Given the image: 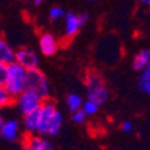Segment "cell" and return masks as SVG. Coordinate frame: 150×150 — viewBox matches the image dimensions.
<instances>
[{"label":"cell","mask_w":150,"mask_h":150,"mask_svg":"<svg viewBox=\"0 0 150 150\" xmlns=\"http://www.w3.org/2000/svg\"><path fill=\"white\" fill-rule=\"evenodd\" d=\"M24 90H29L36 94L40 98L46 100L49 93V85H48L45 73L37 67L27 70Z\"/></svg>","instance_id":"obj_1"},{"label":"cell","mask_w":150,"mask_h":150,"mask_svg":"<svg viewBox=\"0 0 150 150\" xmlns=\"http://www.w3.org/2000/svg\"><path fill=\"white\" fill-rule=\"evenodd\" d=\"M25 73H27V70L23 66H21L18 62L12 61L11 64H8V73H7V79L5 83V88L12 96L17 97L24 90Z\"/></svg>","instance_id":"obj_2"},{"label":"cell","mask_w":150,"mask_h":150,"mask_svg":"<svg viewBox=\"0 0 150 150\" xmlns=\"http://www.w3.org/2000/svg\"><path fill=\"white\" fill-rule=\"evenodd\" d=\"M55 105L51 101V100H43L41 103V109H40V120H39V126H37L36 132L40 136L47 134L48 133V127L49 122H51L54 113H55Z\"/></svg>","instance_id":"obj_3"},{"label":"cell","mask_w":150,"mask_h":150,"mask_svg":"<svg viewBox=\"0 0 150 150\" xmlns=\"http://www.w3.org/2000/svg\"><path fill=\"white\" fill-rule=\"evenodd\" d=\"M43 100L40 98L36 94L29 91V90H23L17 97H16V102L19 107V110L22 114H28L31 110L36 109L37 107H40Z\"/></svg>","instance_id":"obj_4"},{"label":"cell","mask_w":150,"mask_h":150,"mask_svg":"<svg viewBox=\"0 0 150 150\" xmlns=\"http://www.w3.org/2000/svg\"><path fill=\"white\" fill-rule=\"evenodd\" d=\"M89 16L88 13H73V12H67L65 15V31L69 37L77 35L82 27L86 23Z\"/></svg>","instance_id":"obj_5"},{"label":"cell","mask_w":150,"mask_h":150,"mask_svg":"<svg viewBox=\"0 0 150 150\" xmlns=\"http://www.w3.org/2000/svg\"><path fill=\"white\" fill-rule=\"evenodd\" d=\"M15 60L25 70L37 67V64H39V57H37V54L33 49L27 48V47L19 48L15 53Z\"/></svg>","instance_id":"obj_6"},{"label":"cell","mask_w":150,"mask_h":150,"mask_svg":"<svg viewBox=\"0 0 150 150\" xmlns=\"http://www.w3.org/2000/svg\"><path fill=\"white\" fill-rule=\"evenodd\" d=\"M22 145L24 150H53L48 141L41 138L40 136H33L29 133L24 134Z\"/></svg>","instance_id":"obj_7"},{"label":"cell","mask_w":150,"mask_h":150,"mask_svg":"<svg viewBox=\"0 0 150 150\" xmlns=\"http://www.w3.org/2000/svg\"><path fill=\"white\" fill-rule=\"evenodd\" d=\"M58 41L51 33H43L40 36V49L43 55L52 57L58 52Z\"/></svg>","instance_id":"obj_8"},{"label":"cell","mask_w":150,"mask_h":150,"mask_svg":"<svg viewBox=\"0 0 150 150\" xmlns=\"http://www.w3.org/2000/svg\"><path fill=\"white\" fill-rule=\"evenodd\" d=\"M85 85H86V90L91 91L95 90L97 88H101V86L106 85L105 81L102 78V76L97 71H88L86 73V77H85Z\"/></svg>","instance_id":"obj_9"},{"label":"cell","mask_w":150,"mask_h":150,"mask_svg":"<svg viewBox=\"0 0 150 150\" xmlns=\"http://www.w3.org/2000/svg\"><path fill=\"white\" fill-rule=\"evenodd\" d=\"M15 61V52L6 42L3 36H0V62L4 64H11Z\"/></svg>","instance_id":"obj_10"},{"label":"cell","mask_w":150,"mask_h":150,"mask_svg":"<svg viewBox=\"0 0 150 150\" xmlns=\"http://www.w3.org/2000/svg\"><path fill=\"white\" fill-rule=\"evenodd\" d=\"M149 61H150V49H142L138 54L134 55L132 60V69L134 71H142L145 69Z\"/></svg>","instance_id":"obj_11"},{"label":"cell","mask_w":150,"mask_h":150,"mask_svg":"<svg viewBox=\"0 0 150 150\" xmlns=\"http://www.w3.org/2000/svg\"><path fill=\"white\" fill-rule=\"evenodd\" d=\"M18 122L17 121H7L4 122L1 129H0V134L7 141H15L18 134Z\"/></svg>","instance_id":"obj_12"},{"label":"cell","mask_w":150,"mask_h":150,"mask_svg":"<svg viewBox=\"0 0 150 150\" xmlns=\"http://www.w3.org/2000/svg\"><path fill=\"white\" fill-rule=\"evenodd\" d=\"M108 89L106 88V85L101 86V88H97L95 90L88 91V100L94 103H96L97 106H101L106 102V100L108 98Z\"/></svg>","instance_id":"obj_13"},{"label":"cell","mask_w":150,"mask_h":150,"mask_svg":"<svg viewBox=\"0 0 150 150\" xmlns=\"http://www.w3.org/2000/svg\"><path fill=\"white\" fill-rule=\"evenodd\" d=\"M40 109L41 106L37 107L36 109L31 110L30 113L25 114V119H24V125L28 131L34 132L37 130V126H39V120H40Z\"/></svg>","instance_id":"obj_14"},{"label":"cell","mask_w":150,"mask_h":150,"mask_svg":"<svg viewBox=\"0 0 150 150\" xmlns=\"http://www.w3.org/2000/svg\"><path fill=\"white\" fill-rule=\"evenodd\" d=\"M61 125H62V115L59 110H55V113L49 122V127H48V133L49 136H55L59 130L61 129Z\"/></svg>","instance_id":"obj_15"},{"label":"cell","mask_w":150,"mask_h":150,"mask_svg":"<svg viewBox=\"0 0 150 150\" xmlns=\"http://www.w3.org/2000/svg\"><path fill=\"white\" fill-rule=\"evenodd\" d=\"M16 102V97L12 96L7 89L5 88V85L0 84V108L4 107H10Z\"/></svg>","instance_id":"obj_16"},{"label":"cell","mask_w":150,"mask_h":150,"mask_svg":"<svg viewBox=\"0 0 150 150\" xmlns=\"http://www.w3.org/2000/svg\"><path fill=\"white\" fill-rule=\"evenodd\" d=\"M66 103H67L71 112H76L82 107L83 101L77 94H70L66 98Z\"/></svg>","instance_id":"obj_17"},{"label":"cell","mask_w":150,"mask_h":150,"mask_svg":"<svg viewBox=\"0 0 150 150\" xmlns=\"http://www.w3.org/2000/svg\"><path fill=\"white\" fill-rule=\"evenodd\" d=\"M82 109H83V112L86 115H93V114H95L97 112L98 106L88 100V101H85L84 103H82Z\"/></svg>","instance_id":"obj_18"},{"label":"cell","mask_w":150,"mask_h":150,"mask_svg":"<svg viewBox=\"0 0 150 150\" xmlns=\"http://www.w3.org/2000/svg\"><path fill=\"white\" fill-rule=\"evenodd\" d=\"M64 15H65L64 10H62L61 7L55 6V7H52L51 11H49V19H51V21H57V19L61 18Z\"/></svg>","instance_id":"obj_19"},{"label":"cell","mask_w":150,"mask_h":150,"mask_svg":"<svg viewBox=\"0 0 150 150\" xmlns=\"http://www.w3.org/2000/svg\"><path fill=\"white\" fill-rule=\"evenodd\" d=\"M86 119V114L83 112V109H78L76 112H73V114H72V120L73 122H76V124H83Z\"/></svg>","instance_id":"obj_20"},{"label":"cell","mask_w":150,"mask_h":150,"mask_svg":"<svg viewBox=\"0 0 150 150\" xmlns=\"http://www.w3.org/2000/svg\"><path fill=\"white\" fill-rule=\"evenodd\" d=\"M7 73H8V64L0 62V84L5 85L7 79Z\"/></svg>","instance_id":"obj_21"},{"label":"cell","mask_w":150,"mask_h":150,"mask_svg":"<svg viewBox=\"0 0 150 150\" xmlns=\"http://www.w3.org/2000/svg\"><path fill=\"white\" fill-rule=\"evenodd\" d=\"M138 85H139V89H141L144 94H146V95L150 96V81L144 79V78H139Z\"/></svg>","instance_id":"obj_22"},{"label":"cell","mask_w":150,"mask_h":150,"mask_svg":"<svg viewBox=\"0 0 150 150\" xmlns=\"http://www.w3.org/2000/svg\"><path fill=\"white\" fill-rule=\"evenodd\" d=\"M139 78H144V79L150 81V61L148 62V65L145 66V69H144V71L142 72V74H141Z\"/></svg>","instance_id":"obj_23"},{"label":"cell","mask_w":150,"mask_h":150,"mask_svg":"<svg viewBox=\"0 0 150 150\" xmlns=\"http://www.w3.org/2000/svg\"><path fill=\"white\" fill-rule=\"evenodd\" d=\"M121 130L125 132H129L132 130V122L131 121H124L121 125Z\"/></svg>","instance_id":"obj_24"},{"label":"cell","mask_w":150,"mask_h":150,"mask_svg":"<svg viewBox=\"0 0 150 150\" xmlns=\"http://www.w3.org/2000/svg\"><path fill=\"white\" fill-rule=\"evenodd\" d=\"M33 1H34V5L35 6H39V5H41L43 3V0H33Z\"/></svg>","instance_id":"obj_25"},{"label":"cell","mask_w":150,"mask_h":150,"mask_svg":"<svg viewBox=\"0 0 150 150\" xmlns=\"http://www.w3.org/2000/svg\"><path fill=\"white\" fill-rule=\"evenodd\" d=\"M138 1H141L142 4H145V5H150V0H138Z\"/></svg>","instance_id":"obj_26"},{"label":"cell","mask_w":150,"mask_h":150,"mask_svg":"<svg viewBox=\"0 0 150 150\" xmlns=\"http://www.w3.org/2000/svg\"><path fill=\"white\" fill-rule=\"evenodd\" d=\"M3 124H4V121H3V117L0 115V129H1V126H3Z\"/></svg>","instance_id":"obj_27"},{"label":"cell","mask_w":150,"mask_h":150,"mask_svg":"<svg viewBox=\"0 0 150 150\" xmlns=\"http://www.w3.org/2000/svg\"><path fill=\"white\" fill-rule=\"evenodd\" d=\"M19 1H25V0H19Z\"/></svg>","instance_id":"obj_28"},{"label":"cell","mask_w":150,"mask_h":150,"mask_svg":"<svg viewBox=\"0 0 150 150\" xmlns=\"http://www.w3.org/2000/svg\"><path fill=\"white\" fill-rule=\"evenodd\" d=\"M91 1H94V0H91Z\"/></svg>","instance_id":"obj_29"}]
</instances>
